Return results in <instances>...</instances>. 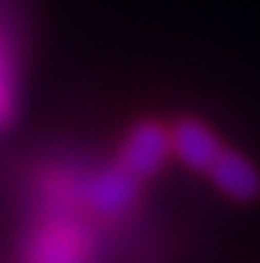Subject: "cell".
I'll list each match as a JSON object with an SVG mask.
<instances>
[{"label":"cell","mask_w":260,"mask_h":263,"mask_svg":"<svg viewBox=\"0 0 260 263\" xmlns=\"http://www.w3.org/2000/svg\"><path fill=\"white\" fill-rule=\"evenodd\" d=\"M173 155L170 145V130L157 121H142L127 133V139L121 142L118 152V166L130 173L133 179H152L163 170L166 158Z\"/></svg>","instance_id":"cell-1"},{"label":"cell","mask_w":260,"mask_h":263,"mask_svg":"<svg viewBox=\"0 0 260 263\" xmlns=\"http://www.w3.org/2000/svg\"><path fill=\"white\" fill-rule=\"evenodd\" d=\"M85 200L88 206L100 215H121L139 200V179L124 173L118 163L94 173L85 184Z\"/></svg>","instance_id":"cell-2"},{"label":"cell","mask_w":260,"mask_h":263,"mask_svg":"<svg viewBox=\"0 0 260 263\" xmlns=\"http://www.w3.org/2000/svg\"><path fill=\"white\" fill-rule=\"evenodd\" d=\"M170 145H173V155L182 160L184 166L200 170V173H209V166L215 163V158L224 152L218 136L209 130L206 124L194 121V118H182L170 130Z\"/></svg>","instance_id":"cell-3"},{"label":"cell","mask_w":260,"mask_h":263,"mask_svg":"<svg viewBox=\"0 0 260 263\" xmlns=\"http://www.w3.org/2000/svg\"><path fill=\"white\" fill-rule=\"evenodd\" d=\"M209 176H212V182L218 184L227 197H233L239 203H248V200H254L260 194L257 166L245 158V155L230 152V148H224L215 158V163L209 166Z\"/></svg>","instance_id":"cell-4"},{"label":"cell","mask_w":260,"mask_h":263,"mask_svg":"<svg viewBox=\"0 0 260 263\" xmlns=\"http://www.w3.org/2000/svg\"><path fill=\"white\" fill-rule=\"evenodd\" d=\"M30 263H88L85 236L73 227H52L40 233L30 251Z\"/></svg>","instance_id":"cell-5"},{"label":"cell","mask_w":260,"mask_h":263,"mask_svg":"<svg viewBox=\"0 0 260 263\" xmlns=\"http://www.w3.org/2000/svg\"><path fill=\"white\" fill-rule=\"evenodd\" d=\"M6 112H9V103H6V97H3V91H0V121L6 118Z\"/></svg>","instance_id":"cell-6"}]
</instances>
